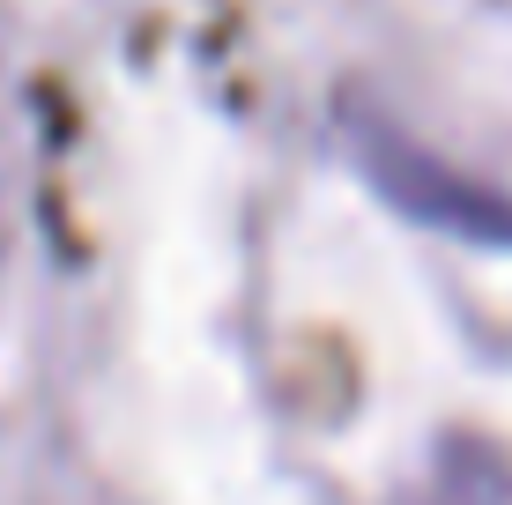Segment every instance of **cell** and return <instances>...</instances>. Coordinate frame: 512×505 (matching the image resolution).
<instances>
[{
    "instance_id": "6da1fadb",
    "label": "cell",
    "mask_w": 512,
    "mask_h": 505,
    "mask_svg": "<svg viewBox=\"0 0 512 505\" xmlns=\"http://www.w3.org/2000/svg\"><path fill=\"white\" fill-rule=\"evenodd\" d=\"M364 156H372V179L409 208V216L438 223V231H468V238H512V208L498 194H483V186L438 171L431 156L386 142V134H364Z\"/></svg>"
}]
</instances>
